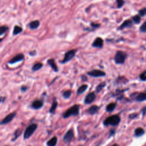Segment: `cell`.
<instances>
[{
	"label": "cell",
	"instance_id": "6da1fadb",
	"mask_svg": "<svg viewBox=\"0 0 146 146\" xmlns=\"http://www.w3.org/2000/svg\"><path fill=\"white\" fill-rule=\"evenodd\" d=\"M120 122V118L119 116L117 115H114L110 116L109 117L106 118L104 120L103 125L104 126H116L119 125Z\"/></svg>",
	"mask_w": 146,
	"mask_h": 146
},
{
	"label": "cell",
	"instance_id": "7a4b0ae2",
	"mask_svg": "<svg viewBox=\"0 0 146 146\" xmlns=\"http://www.w3.org/2000/svg\"><path fill=\"white\" fill-rule=\"evenodd\" d=\"M79 113V106L78 104L73 106L67 110L63 115L64 118H68L71 116H77Z\"/></svg>",
	"mask_w": 146,
	"mask_h": 146
},
{
	"label": "cell",
	"instance_id": "3957f363",
	"mask_svg": "<svg viewBox=\"0 0 146 146\" xmlns=\"http://www.w3.org/2000/svg\"><path fill=\"white\" fill-rule=\"evenodd\" d=\"M127 55L125 52L122 51H118L114 57V61L116 64H123L127 58Z\"/></svg>",
	"mask_w": 146,
	"mask_h": 146
},
{
	"label": "cell",
	"instance_id": "277c9868",
	"mask_svg": "<svg viewBox=\"0 0 146 146\" xmlns=\"http://www.w3.org/2000/svg\"><path fill=\"white\" fill-rule=\"evenodd\" d=\"M37 127H38V125L35 123L29 125L25 130L24 134H23V138H24V139H27L29 138H30L33 135V134L34 133Z\"/></svg>",
	"mask_w": 146,
	"mask_h": 146
},
{
	"label": "cell",
	"instance_id": "5b68a950",
	"mask_svg": "<svg viewBox=\"0 0 146 146\" xmlns=\"http://www.w3.org/2000/svg\"><path fill=\"white\" fill-rule=\"evenodd\" d=\"M76 51L77 50L73 49V50H69L68 52H66L65 54L64 60L61 61V63H62V64H65L69 62V61H70L72 59L74 58L75 56Z\"/></svg>",
	"mask_w": 146,
	"mask_h": 146
},
{
	"label": "cell",
	"instance_id": "8992f818",
	"mask_svg": "<svg viewBox=\"0 0 146 146\" xmlns=\"http://www.w3.org/2000/svg\"><path fill=\"white\" fill-rule=\"evenodd\" d=\"M88 75L92 77H103V76H106V73H104L103 71L100 70H93L92 71L87 73Z\"/></svg>",
	"mask_w": 146,
	"mask_h": 146
},
{
	"label": "cell",
	"instance_id": "52a82bcc",
	"mask_svg": "<svg viewBox=\"0 0 146 146\" xmlns=\"http://www.w3.org/2000/svg\"><path fill=\"white\" fill-rule=\"evenodd\" d=\"M17 113L15 112H11V113L9 114V115H7L5 118L2 120L1 122V125H6V124L10 123L12 121V120L14 118V117L16 115Z\"/></svg>",
	"mask_w": 146,
	"mask_h": 146
},
{
	"label": "cell",
	"instance_id": "ba28073f",
	"mask_svg": "<svg viewBox=\"0 0 146 146\" xmlns=\"http://www.w3.org/2000/svg\"><path fill=\"white\" fill-rule=\"evenodd\" d=\"M74 137V131L72 129L69 130V131L67 132L65 134V136L64 137V141L66 143H69L72 141L73 139V138Z\"/></svg>",
	"mask_w": 146,
	"mask_h": 146
},
{
	"label": "cell",
	"instance_id": "9c48e42d",
	"mask_svg": "<svg viewBox=\"0 0 146 146\" xmlns=\"http://www.w3.org/2000/svg\"><path fill=\"white\" fill-rule=\"evenodd\" d=\"M96 99V95L94 92H90L86 96L84 102L85 104H89L92 103Z\"/></svg>",
	"mask_w": 146,
	"mask_h": 146
},
{
	"label": "cell",
	"instance_id": "30bf717a",
	"mask_svg": "<svg viewBox=\"0 0 146 146\" xmlns=\"http://www.w3.org/2000/svg\"><path fill=\"white\" fill-rule=\"evenodd\" d=\"M24 58H25L24 55L22 54V53H20V54H17L15 57H14L11 60H10L9 61L8 63L9 64H14L17 62H21V61H23Z\"/></svg>",
	"mask_w": 146,
	"mask_h": 146
},
{
	"label": "cell",
	"instance_id": "8fae6325",
	"mask_svg": "<svg viewBox=\"0 0 146 146\" xmlns=\"http://www.w3.org/2000/svg\"><path fill=\"white\" fill-rule=\"evenodd\" d=\"M103 43L104 41L103 39L100 37H97L95 39L93 43H92V46L96 48H102V47L103 46Z\"/></svg>",
	"mask_w": 146,
	"mask_h": 146
},
{
	"label": "cell",
	"instance_id": "7c38bea8",
	"mask_svg": "<svg viewBox=\"0 0 146 146\" xmlns=\"http://www.w3.org/2000/svg\"><path fill=\"white\" fill-rule=\"evenodd\" d=\"M133 25V21L130 19H127V20H126L122 23V24L120 25V26L118 27V30H123V29L125 28H130V27H131Z\"/></svg>",
	"mask_w": 146,
	"mask_h": 146
},
{
	"label": "cell",
	"instance_id": "4fadbf2b",
	"mask_svg": "<svg viewBox=\"0 0 146 146\" xmlns=\"http://www.w3.org/2000/svg\"><path fill=\"white\" fill-rule=\"evenodd\" d=\"M43 106V103L42 100H35L31 104V107L33 109L38 110L39 108H42Z\"/></svg>",
	"mask_w": 146,
	"mask_h": 146
},
{
	"label": "cell",
	"instance_id": "5bb4252c",
	"mask_svg": "<svg viewBox=\"0 0 146 146\" xmlns=\"http://www.w3.org/2000/svg\"><path fill=\"white\" fill-rule=\"evenodd\" d=\"M47 64H48V65L52 68V69L55 72H58V68L57 66L56 61H55L54 59H49V60H47Z\"/></svg>",
	"mask_w": 146,
	"mask_h": 146
},
{
	"label": "cell",
	"instance_id": "9a60e30c",
	"mask_svg": "<svg viewBox=\"0 0 146 146\" xmlns=\"http://www.w3.org/2000/svg\"><path fill=\"white\" fill-rule=\"evenodd\" d=\"M100 109L99 107H98V106L96 105H94L91 106V107L88 108L87 110V112L90 115H94V114H96L98 112V111H99Z\"/></svg>",
	"mask_w": 146,
	"mask_h": 146
},
{
	"label": "cell",
	"instance_id": "2e32d148",
	"mask_svg": "<svg viewBox=\"0 0 146 146\" xmlns=\"http://www.w3.org/2000/svg\"><path fill=\"white\" fill-rule=\"evenodd\" d=\"M40 25V22L38 20H34L30 22L29 24V27L32 30L37 29Z\"/></svg>",
	"mask_w": 146,
	"mask_h": 146
},
{
	"label": "cell",
	"instance_id": "e0dca14e",
	"mask_svg": "<svg viewBox=\"0 0 146 146\" xmlns=\"http://www.w3.org/2000/svg\"><path fill=\"white\" fill-rule=\"evenodd\" d=\"M57 142H58V139L56 137H54L49 140V141L47 142V146H56L57 144Z\"/></svg>",
	"mask_w": 146,
	"mask_h": 146
},
{
	"label": "cell",
	"instance_id": "ac0fdd59",
	"mask_svg": "<svg viewBox=\"0 0 146 146\" xmlns=\"http://www.w3.org/2000/svg\"><path fill=\"white\" fill-rule=\"evenodd\" d=\"M116 106V103H111L108 104L106 107V111L108 112H112L115 109Z\"/></svg>",
	"mask_w": 146,
	"mask_h": 146
},
{
	"label": "cell",
	"instance_id": "d6986e66",
	"mask_svg": "<svg viewBox=\"0 0 146 146\" xmlns=\"http://www.w3.org/2000/svg\"><path fill=\"white\" fill-rule=\"evenodd\" d=\"M106 83L105 82H102L98 84V85L96 87L95 91L97 93H99L101 91L103 90V88L106 86Z\"/></svg>",
	"mask_w": 146,
	"mask_h": 146
},
{
	"label": "cell",
	"instance_id": "ffe728a7",
	"mask_svg": "<svg viewBox=\"0 0 146 146\" xmlns=\"http://www.w3.org/2000/svg\"><path fill=\"white\" fill-rule=\"evenodd\" d=\"M88 88V86L87 84H83V85L80 86L78 88V89L77 90V94H81L82 93H83L86 91L87 88Z\"/></svg>",
	"mask_w": 146,
	"mask_h": 146
},
{
	"label": "cell",
	"instance_id": "44dd1931",
	"mask_svg": "<svg viewBox=\"0 0 146 146\" xmlns=\"http://www.w3.org/2000/svg\"><path fill=\"white\" fill-rule=\"evenodd\" d=\"M23 31V29L21 27L19 26H15L14 27L13 34L14 35H17L18 34H20V33Z\"/></svg>",
	"mask_w": 146,
	"mask_h": 146
},
{
	"label": "cell",
	"instance_id": "7402d4cb",
	"mask_svg": "<svg viewBox=\"0 0 146 146\" xmlns=\"http://www.w3.org/2000/svg\"><path fill=\"white\" fill-rule=\"evenodd\" d=\"M43 67V64L42 63L38 62L37 64H34L32 67V70L33 72H37V71H38L39 70L42 68Z\"/></svg>",
	"mask_w": 146,
	"mask_h": 146
},
{
	"label": "cell",
	"instance_id": "603a6c76",
	"mask_svg": "<svg viewBox=\"0 0 146 146\" xmlns=\"http://www.w3.org/2000/svg\"><path fill=\"white\" fill-rule=\"evenodd\" d=\"M57 106H58V102H57L56 100H54V101L53 102V104L52 107H51L50 108V109L49 110V112H50V113H52V114L54 113V112L56 111V110L57 109Z\"/></svg>",
	"mask_w": 146,
	"mask_h": 146
},
{
	"label": "cell",
	"instance_id": "cb8c5ba5",
	"mask_svg": "<svg viewBox=\"0 0 146 146\" xmlns=\"http://www.w3.org/2000/svg\"><path fill=\"white\" fill-rule=\"evenodd\" d=\"M137 100L138 101H144L146 100V93H141L138 95L137 97Z\"/></svg>",
	"mask_w": 146,
	"mask_h": 146
},
{
	"label": "cell",
	"instance_id": "d4e9b609",
	"mask_svg": "<svg viewBox=\"0 0 146 146\" xmlns=\"http://www.w3.org/2000/svg\"><path fill=\"white\" fill-rule=\"evenodd\" d=\"M144 133H145V131L142 128H138L135 130V134L137 137H140V136H142L143 135Z\"/></svg>",
	"mask_w": 146,
	"mask_h": 146
},
{
	"label": "cell",
	"instance_id": "484cf974",
	"mask_svg": "<svg viewBox=\"0 0 146 146\" xmlns=\"http://www.w3.org/2000/svg\"><path fill=\"white\" fill-rule=\"evenodd\" d=\"M132 19H133V22L136 24H138L141 22V17L140 15H136L135 16H134L133 18H132Z\"/></svg>",
	"mask_w": 146,
	"mask_h": 146
},
{
	"label": "cell",
	"instance_id": "4316f807",
	"mask_svg": "<svg viewBox=\"0 0 146 146\" xmlns=\"http://www.w3.org/2000/svg\"><path fill=\"white\" fill-rule=\"evenodd\" d=\"M21 134H22L21 130L17 129L16 131L14 132V138L12 139V141H15V140H16L17 138L21 135Z\"/></svg>",
	"mask_w": 146,
	"mask_h": 146
},
{
	"label": "cell",
	"instance_id": "83f0119b",
	"mask_svg": "<svg viewBox=\"0 0 146 146\" xmlns=\"http://www.w3.org/2000/svg\"><path fill=\"white\" fill-rule=\"evenodd\" d=\"M8 27L6 26H2L0 27V35L2 36L8 30Z\"/></svg>",
	"mask_w": 146,
	"mask_h": 146
},
{
	"label": "cell",
	"instance_id": "f1b7e54d",
	"mask_svg": "<svg viewBox=\"0 0 146 146\" xmlns=\"http://www.w3.org/2000/svg\"><path fill=\"white\" fill-rule=\"evenodd\" d=\"M72 91L71 90H67L66 91H65L63 94V96L65 99H69L72 95Z\"/></svg>",
	"mask_w": 146,
	"mask_h": 146
},
{
	"label": "cell",
	"instance_id": "f546056e",
	"mask_svg": "<svg viewBox=\"0 0 146 146\" xmlns=\"http://www.w3.org/2000/svg\"><path fill=\"white\" fill-rule=\"evenodd\" d=\"M116 3H117V7L118 9L121 8L125 4V1L124 0H116Z\"/></svg>",
	"mask_w": 146,
	"mask_h": 146
},
{
	"label": "cell",
	"instance_id": "4dcf8cb0",
	"mask_svg": "<svg viewBox=\"0 0 146 146\" xmlns=\"http://www.w3.org/2000/svg\"><path fill=\"white\" fill-rule=\"evenodd\" d=\"M139 15L141 17H144L146 15V8H143L139 11Z\"/></svg>",
	"mask_w": 146,
	"mask_h": 146
},
{
	"label": "cell",
	"instance_id": "1f68e13d",
	"mask_svg": "<svg viewBox=\"0 0 146 146\" xmlns=\"http://www.w3.org/2000/svg\"><path fill=\"white\" fill-rule=\"evenodd\" d=\"M140 31L143 33L146 32V21L141 25V27H140Z\"/></svg>",
	"mask_w": 146,
	"mask_h": 146
},
{
	"label": "cell",
	"instance_id": "d6a6232c",
	"mask_svg": "<svg viewBox=\"0 0 146 146\" xmlns=\"http://www.w3.org/2000/svg\"><path fill=\"white\" fill-rule=\"evenodd\" d=\"M90 25H91V26L92 27V28H94V29L98 28V27H99V26H100V25L99 24V23H94V22H91Z\"/></svg>",
	"mask_w": 146,
	"mask_h": 146
},
{
	"label": "cell",
	"instance_id": "836d02e7",
	"mask_svg": "<svg viewBox=\"0 0 146 146\" xmlns=\"http://www.w3.org/2000/svg\"><path fill=\"white\" fill-rule=\"evenodd\" d=\"M146 72L145 73H142V74H141V75H140V78H141V79L142 80H146Z\"/></svg>",
	"mask_w": 146,
	"mask_h": 146
},
{
	"label": "cell",
	"instance_id": "e575fe53",
	"mask_svg": "<svg viewBox=\"0 0 146 146\" xmlns=\"http://www.w3.org/2000/svg\"><path fill=\"white\" fill-rule=\"evenodd\" d=\"M27 90V87L26 86H22L21 88V90L22 91H23V92H25Z\"/></svg>",
	"mask_w": 146,
	"mask_h": 146
},
{
	"label": "cell",
	"instance_id": "d590c367",
	"mask_svg": "<svg viewBox=\"0 0 146 146\" xmlns=\"http://www.w3.org/2000/svg\"><path fill=\"white\" fill-rule=\"evenodd\" d=\"M82 79L83 80V81H86L87 80V77L85 75H82Z\"/></svg>",
	"mask_w": 146,
	"mask_h": 146
},
{
	"label": "cell",
	"instance_id": "8d00e7d4",
	"mask_svg": "<svg viewBox=\"0 0 146 146\" xmlns=\"http://www.w3.org/2000/svg\"><path fill=\"white\" fill-rule=\"evenodd\" d=\"M115 134V130H111V132H110V135H113Z\"/></svg>",
	"mask_w": 146,
	"mask_h": 146
},
{
	"label": "cell",
	"instance_id": "74e56055",
	"mask_svg": "<svg viewBox=\"0 0 146 146\" xmlns=\"http://www.w3.org/2000/svg\"><path fill=\"white\" fill-rule=\"evenodd\" d=\"M112 146H118V145H117V144H114V145H113Z\"/></svg>",
	"mask_w": 146,
	"mask_h": 146
}]
</instances>
